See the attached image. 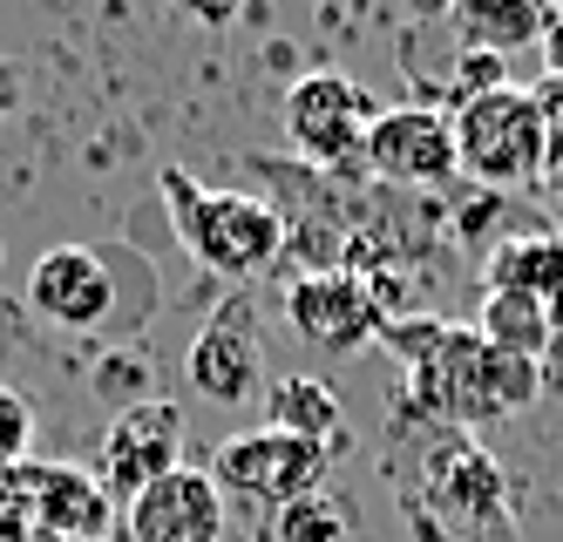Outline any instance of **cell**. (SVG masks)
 I'll list each match as a JSON object with an SVG mask.
<instances>
[{"label":"cell","instance_id":"484cf974","mask_svg":"<svg viewBox=\"0 0 563 542\" xmlns=\"http://www.w3.org/2000/svg\"><path fill=\"white\" fill-rule=\"evenodd\" d=\"M0 542H34V535H27V529H21L14 516H0Z\"/></svg>","mask_w":563,"mask_h":542},{"label":"cell","instance_id":"9c48e42d","mask_svg":"<svg viewBox=\"0 0 563 542\" xmlns=\"http://www.w3.org/2000/svg\"><path fill=\"white\" fill-rule=\"evenodd\" d=\"M360 170L394 184V190H441L462 177V156H455V115L449 109H428V102H400L380 109L374 130H367V156Z\"/></svg>","mask_w":563,"mask_h":542},{"label":"cell","instance_id":"e0dca14e","mask_svg":"<svg viewBox=\"0 0 563 542\" xmlns=\"http://www.w3.org/2000/svg\"><path fill=\"white\" fill-rule=\"evenodd\" d=\"M475 332H482V340H489L496 353L537 360V366L556 353L550 299H530V291H482V306H475Z\"/></svg>","mask_w":563,"mask_h":542},{"label":"cell","instance_id":"7c38bea8","mask_svg":"<svg viewBox=\"0 0 563 542\" xmlns=\"http://www.w3.org/2000/svg\"><path fill=\"white\" fill-rule=\"evenodd\" d=\"M27 306L48 325L96 332L115 312V272H109V258L96 244H55V252H42L34 272H27Z\"/></svg>","mask_w":563,"mask_h":542},{"label":"cell","instance_id":"8fae6325","mask_svg":"<svg viewBox=\"0 0 563 542\" xmlns=\"http://www.w3.org/2000/svg\"><path fill=\"white\" fill-rule=\"evenodd\" d=\"M177 468H184V413L170 400H130L102 434V488L136 502L150 482Z\"/></svg>","mask_w":563,"mask_h":542},{"label":"cell","instance_id":"3957f363","mask_svg":"<svg viewBox=\"0 0 563 542\" xmlns=\"http://www.w3.org/2000/svg\"><path fill=\"white\" fill-rule=\"evenodd\" d=\"M156 190L170 203V231L177 244L218 278H258L286 258V218L272 211L265 197H245V190H205L190 170L164 163L156 170Z\"/></svg>","mask_w":563,"mask_h":542},{"label":"cell","instance_id":"ba28073f","mask_svg":"<svg viewBox=\"0 0 563 542\" xmlns=\"http://www.w3.org/2000/svg\"><path fill=\"white\" fill-rule=\"evenodd\" d=\"M0 516H14L27 535H82L102 542L109 535V488L102 475H82L68 462H21L0 475Z\"/></svg>","mask_w":563,"mask_h":542},{"label":"cell","instance_id":"52a82bcc","mask_svg":"<svg viewBox=\"0 0 563 542\" xmlns=\"http://www.w3.org/2000/svg\"><path fill=\"white\" fill-rule=\"evenodd\" d=\"M333 454L340 447H327V441H299V434H278V428H252V434H231L211 454V482L278 516L286 502H299V495H312L319 482H327Z\"/></svg>","mask_w":563,"mask_h":542},{"label":"cell","instance_id":"277c9868","mask_svg":"<svg viewBox=\"0 0 563 542\" xmlns=\"http://www.w3.org/2000/svg\"><path fill=\"white\" fill-rule=\"evenodd\" d=\"M449 115H455V156H462V177L489 184V190H516V184H537V177H543L550 109L537 102V89L496 81V89L455 96Z\"/></svg>","mask_w":563,"mask_h":542},{"label":"cell","instance_id":"7a4b0ae2","mask_svg":"<svg viewBox=\"0 0 563 542\" xmlns=\"http://www.w3.org/2000/svg\"><path fill=\"white\" fill-rule=\"evenodd\" d=\"M415 387V413L434 428H489L503 413H522L537 394H543V366L537 360H516V353H496L475 325H455L441 332V346L408 373Z\"/></svg>","mask_w":563,"mask_h":542},{"label":"cell","instance_id":"8992f818","mask_svg":"<svg viewBox=\"0 0 563 542\" xmlns=\"http://www.w3.org/2000/svg\"><path fill=\"white\" fill-rule=\"evenodd\" d=\"M286 325L312 353H360L380 340L387 325V306H380V285L367 272H346V265H312L286 285Z\"/></svg>","mask_w":563,"mask_h":542},{"label":"cell","instance_id":"9a60e30c","mask_svg":"<svg viewBox=\"0 0 563 542\" xmlns=\"http://www.w3.org/2000/svg\"><path fill=\"white\" fill-rule=\"evenodd\" d=\"M482 291H530L556 299L563 291V231H516L482 258Z\"/></svg>","mask_w":563,"mask_h":542},{"label":"cell","instance_id":"2e32d148","mask_svg":"<svg viewBox=\"0 0 563 542\" xmlns=\"http://www.w3.org/2000/svg\"><path fill=\"white\" fill-rule=\"evenodd\" d=\"M550 21L556 8H543V0H455V34L475 55H516L530 41H543Z\"/></svg>","mask_w":563,"mask_h":542},{"label":"cell","instance_id":"f1b7e54d","mask_svg":"<svg viewBox=\"0 0 563 542\" xmlns=\"http://www.w3.org/2000/svg\"><path fill=\"white\" fill-rule=\"evenodd\" d=\"M543 8H556V14H563V0H543Z\"/></svg>","mask_w":563,"mask_h":542},{"label":"cell","instance_id":"cb8c5ba5","mask_svg":"<svg viewBox=\"0 0 563 542\" xmlns=\"http://www.w3.org/2000/svg\"><path fill=\"white\" fill-rule=\"evenodd\" d=\"M543 184L563 190V115L550 122V150H543Z\"/></svg>","mask_w":563,"mask_h":542},{"label":"cell","instance_id":"30bf717a","mask_svg":"<svg viewBox=\"0 0 563 542\" xmlns=\"http://www.w3.org/2000/svg\"><path fill=\"white\" fill-rule=\"evenodd\" d=\"M184 380L211 407H245V400L265 394V346H258L252 299H224L205 319V332H197L190 353H184Z\"/></svg>","mask_w":563,"mask_h":542},{"label":"cell","instance_id":"4316f807","mask_svg":"<svg viewBox=\"0 0 563 542\" xmlns=\"http://www.w3.org/2000/svg\"><path fill=\"white\" fill-rule=\"evenodd\" d=\"M550 332H556V346H563V291L550 299Z\"/></svg>","mask_w":563,"mask_h":542},{"label":"cell","instance_id":"ac0fdd59","mask_svg":"<svg viewBox=\"0 0 563 542\" xmlns=\"http://www.w3.org/2000/svg\"><path fill=\"white\" fill-rule=\"evenodd\" d=\"M346 535H353V516L327 488H312V495H299V502H286L272 516V542H346Z\"/></svg>","mask_w":563,"mask_h":542},{"label":"cell","instance_id":"6da1fadb","mask_svg":"<svg viewBox=\"0 0 563 542\" xmlns=\"http://www.w3.org/2000/svg\"><path fill=\"white\" fill-rule=\"evenodd\" d=\"M400 516L415 522L421 542H516L509 482L496 468V454L455 428H441L421 447L415 482L400 488Z\"/></svg>","mask_w":563,"mask_h":542},{"label":"cell","instance_id":"ffe728a7","mask_svg":"<svg viewBox=\"0 0 563 542\" xmlns=\"http://www.w3.org/2000/svg\"><path fill=\"white\" fill-rule=\"evenodd\" d=\"M27 441H34V407L14 387H0V475L27 462Z\"/></svg>","mask_w":563,"mask_h":542},{"label":"cell","instance_id":"d4e9b609","mask_svg":"<svg viewBox=\"0 0 563 542\" xmlns=\"http://www.w3.org/2000/svg\"><path fill=\"white\" fill-rule=\"evenodd\" d=\"M14 102H21V68L0 62V115H14Z\"/></svg>","mask_w":563,"mask_h":542},{"label":"cell","instance_id":"44dd1931","mask_svg":"<svg viewBox=\"0 0 563 542\" xmlns=\"http://www.w3.org/2000/svg\"><path fill=\"white\" fill-rule=\"evenodd\" d=\"M543 68H550V81L537 89V102L550 109V122L563 115V14L550 21V34H543Z\"/></svg>","mask_w":563,"mask_h":542},{"label":"cell","instance_id":"83f0119b","mask_svg":"<svg viewBox=\"0 0 563 542\" xmlns=\"http://www.w3.org/2000/svg\"><path fill=\"white\" fill-rule=\"evenodd\" d=\"M34 542H82V535H34Z\"/></svg>","mask_w":563,"mask_h":542},{"label":"cell","instance_id":"5bb4252c","mask_svg":"<svg viewBox=\"0 0 563 542\" xmlns=\"http://www.w3.org/2000/svg\"><path fill=\"white\" fill-rule=\"evenodd\" d=\"M265 428L299 434V441H327V447H340L346 407H340L333 380H319V373H278V380L265 387Z\"/></svg>","mask_w":563,"mask_h":542},{"label":"cell","instance_id":"5b68a950","mask_svg":"<svg viewBox=\"0 0 563 542\" xmlns=\"http://www.w3.org/2000/svg\"><path fill=\"white\" fill-rule=\"evenodd\" d=\"M387 102H374L367 89H360L353 75H299L286 89V136L306 163H319V170H360V156H367V130L374 115Z\"/></svg>","mask_w":563,"mask_h":542},{"label":"cell","instance_id":"603a6c76","mask_svg":"<svg viewBox=\"0 0 563 542\" xmlns=\"http://www.w3.org/2000/svg\"><path fill=\"white\" fill-rule=\"evenodd\" d=\"M96 387H102V394H136V387H143V360H109Z\"/></svg>","mask_w":563,"mask_h":542},{"label":"cell","instance_id":"d6986e66","mask_svg":"<svg viewBox=\"0 0 563 542\" xmlns=\"http://www.w3.org/2000/svg\"><path fill=\"white\" fill-rule=\"evenodd\" d=\"M441 332H449V319H434V312H408V319H387L374 346H387V353H394L400 366L415 373V366H421V360H428V353L441 346Z\"/></svg>","mask_w":563,"mask_h":542},{"label":"cell","instance_id":"4fadbf2b","mask_svg":"<svg viewBox=\"0 0 563 542\" xmlns=\"http://www.w3.org/2000/svg\"><path fill=\"white\" fill-rule=\"evenodd\" d=\"M130 542H224V488L211 468H177L123 502Z\"/></svg>","mask_w":563,"mask_h":542},{"label":"cell","instance_id":"7402d4cb","mask_svg":"<svg viewBox=\"0 0 563 542\" xmlns=\"http://www.w3.org/2000/svg\"><path fill=\"white\" fill-rule=\"evenodd\" d=\"M177 14H190L197 27H231L238 14H245V0H170Z\"/></svg>","mask_w":563,"mask_h":542}]
</instances>
